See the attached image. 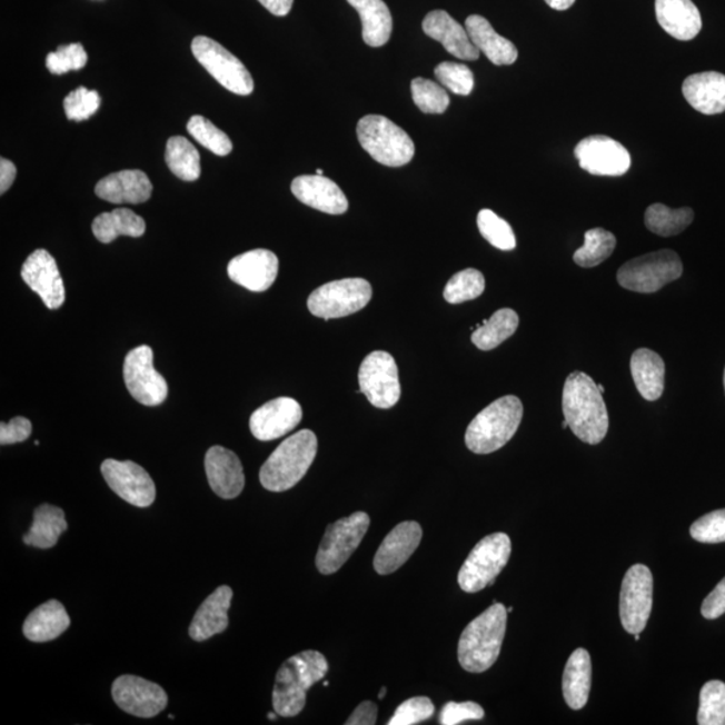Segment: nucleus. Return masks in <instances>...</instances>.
Wrapping results in <instances>:
<instances>
[{"mask_svg": "<svg viewBox=\"0 0 725 725\" xmlns=\"http://www.w3.org/2000/svg\"><path fill=\"white\" fill-rule=\"evenodd\" d=\"M563 414L569 429L586 444L604 441L608 430V414L604 394L587 374L568 375L562 397Z\"/></svg>", "mask_w": 725, "mask_h": 725, "instance_id": "1", "label": "nucleus"}, {"mask_svg": "<svg viewBox=\"0 0 725 725\" xmlns=\"http://www.w3.org/2000/svg\"><path fill=\"white\" fill-rule=\"evenodd\" d=\"M507 608L495 602L465 627L458 643V662L466 672L483 673L495 665L507 630Z\"/></svg>", "mask_w": 725, "mask_h": 725, "instance_id": "2", "label": "nucleus"}, {"mask_svg": "<svg viewBox=\"0 0 725 725\" xmlns=\"http://www.w3.org/2000/svg\"><path fill=\"white\" fill-rule=\"evenodd\" d=\"M327 658L319 652L307 650L292 656L277 672L274 708L278 716L295 717L306 707L307 692L326 677Z\"/></svg>", "mask_w": 725, "mask_h": 725, "instance_id": "3", "label": "nucleus"}, {"mask_svg": "<svg viewBox=\"0 0 725 725\" xmlns=\"http://www.w3.org/2000/svg\"><path fill=\"white\" fill-rule=\"evenodd\" d=\"M523 404L515 395L495 400L471 420L465 444L476 455H489L501 449L515 436L523 419Z\"/></svg>", "mask_w": 725, "mask_h": 725, "instance_id": "4", "label": "nucleus"}, {"mask_svg": "<svg viewBox=\"0 0 725 725\" xmlns=\"http://www.w3.org/2000/svg\"><path fill=\"white\" fill-rule=\"evenodd\" d=\"M316 455L317 437L314 431L300 430L285 439L262 465L260 471L262 487L270 491L292 489L307 475Z\"/></svg>", "mask_w": 725, "mask_h": 725, "instance_id": "5", "label": "nucleus"}, {"mask_svg": "<svg viewBox=\"0 0 725 725\" xmlns=\"http://www.w3.org/2000/svg\"><path fill=\"white\" fill-rule=\"evenodd\" d=\"M362 150L387 167L409 165L416 155V145L403 128L380 115H368L356 128Z\"/></svg>", "mask_w": 725, "mask_h": 725, "instance_id": "6", "label": "nucleus"}, {"mask_svg": "<svg viewBox=\"0 0 725 725\" xmlns=\"http://www.w3.org/2000/svg\"><path fill=\"white\" fill-rule=\"evenodd\" d=\"M683 261L676 251L664 249L634 258L619 268L620 287L637 294H655L683 275Z\"/></svg>", "mask_w": 725, "mask_h": 725, "instance_id": "7", "label": "nucleus"}, {"mask_svg": "<svg viewBox=\"0 0 725 725\" xmlns=\"http://www.w3.org/2000/svg\"><path fill=\"white\" fill-rule=\"evenodd\" d=\"M513 553V544L508 535L498 533L484 537L471 549L458 573V585L465 593H478L495 584V580L507 566Z\"/></svg>", "mask_w": 725, "mask_h": 725, "instance_id": "8", "label": "nucleus"}, {"mask_svg": "<svg viewBox=\"0 0 725 725\" xmlns=\"http://www.w3.org/2000/svg\"><path fill=\"white\" fill-rule=\"evenodd\" d=\"M373 299L371 284L362 278H345L321 285L308 299L309 312L328 321L359 312Z\"/></svg>", "mask_w": 725, "mask_h": 725, "instance_id": "9", "label": "nucleus"}, {"mask_svg": "<svg viewBox=\"0 0 725 725\" xmlns=\"http://www.w3.org/2000/svg\"><path fill=\"white\" fill-rule=\"evenodd\" d=\"M370 527V516L356 513L329 524L316 555V567L324 575L338 573L358 549Z\"/></svg>", "mask_w": 725, "mask_h": 725, "instance_id": "10", "label": "nucleus"}, {"mask_svg": "<svg viewBox=\"0 0 725 725\" xmlns=\"http://www.w3.org/2000/svg\"><path fill=\"white\" fill-rule=\"evenodd\" d=\"M191 50L197 61L229 92L249 96L255 90V81L245 64L209 37L193 38Z\"/></svg>", "mask_w": 725, "mask_h": 725, "instance_id": "11", "label": "nucleus"}, {"mask_svg": "<svg viewBox=\"0 0 725 725\" xmlns=\"http://www.w3.org/2000/svg\"><path fill=\"white\" fill-rule=\"evenodd\" d=\"M360 391L368 403L378 409H391L400 399V381L397 362L386 351L366 356L359 368Z\"/></svg>", "mask_w": 725, "mask_h": 725, "instance_id": "12", "label": "nucleus"}, {"mask_svg": "<svg viewBox=\"0 0 725 725\" xmlns=\"http://www.w3.org/2000/svg\"><path fill=\"white\" fill-rule=\"evenodd\" d=\"M653 606V575L644 565H634L620 587L619 617L629 634H640L649 620Z\"/></svg>", "mask_w": 725, "mask_h": 725, "instance_id": "13", "label": "nucleus"}, {"mask_svg": "<svg viewBox=\"0 0 725 725\" xmlns=\"http://www.w3.org/2000/svg\"><path fill=\"white\" fill-rule=\"evenodd\" d=\"M122 373L129 394L139 404L159 406L167 399V380L155 370L151 347L140 346L129 351Z\"/></svg>", "mask_w": 725, "mask_h": 725, "instance_id": "14", "label": "nucleus"}, {"mask_svg": "<svg viewBox=\"0 0 725 725\" xmlns=\"http://www.w3.org/2000/svg\"><path fill=\"white\" fill-rule=\"evenodd\" d=\"M574 153L579 166L597 177H623L630 170L629 151L619 141L604 135L579 141Z\"/></svg>", "mask_w": 725, "mask_h": 725, "instance_id": "15", "label": "nucleus"}, {"mask_svg": "<svg viewBox=\"0 0 725 725\" xmlns=\"http://www.w3.org/2000/svg\"><path fill=\"white\" fill-rule=\"evenodd\" d=\"M101 474L109 488L135 507H150L157 498V487L151 476L138 464L109 458L102 463Z\"/></svg>", "mask_w": 725, "mask_h": 725, "instance_id": "16", "label": "nucleus"}, {"mask_svg": "<svg viewBox=\"0 0 725 725\" xmlns=\"http://www.w3.org/2000/svg\"><path fill=\"white\" fill-rule=\"evenodd\" d=\"M112 696L119 708L136 717L150 718L163 712L168 697L160 685L132 675L120 676L112 685Z\"/></svg>", "mask_w": 725, "mask_h": 725, "instance_id": "17", "label": "nucleus"}, {"mask_svg": "<svg viewBox=\"0 0 725 725\" xmlns=\"http://www.w3.org/2000/svg\"><path fill=\"white\" fill-rule=\"evenodd\" d=\"M22 280L41 297L49 309H58L64 302V287L54 257L48 250L38 249L28 257L21 270Z\"/></svg>", "mask_w": 725, "mask_h": 725, "instance_id": "18", "label": "nucleus"}, {"mask_svg": "<svg viewBox=\"0 0 725 725\" xmlns=\"http://www.w3.org/2000/svg\"><path fill=\"white\" fill-rule=\"evenodd\" d=\"M302 409L294 398H276L251 414L250 431L258 441H274L296 429L301 423Z\"/></svg>", "mask_w": 725, "mask_h": 725, "instance_id": "19", "label": "nucleus"}, {"mask_svg": "<svg viewBox=\"0 0 725 725\" xmlns=\"http://www.w3.org/2000/svg\"><path fill=\"white\" fill-rule=\"evenodd\" d=\"M231 281L251 290L265 292L275 284L278 275V258L274 251L256 249L239 255L229 262Z\"/></svg>", "mask_w": 725, "mask_h": 725, "instance_id": "20", "label": "nucleus"}, {"mask_svg": "<svg viewBox=\"0 0 725 725\" xmlns=\"http://www.w3.org/2000/svg\"><path fill=\"white\" fill-rule=\"evenodd\" d=\"M205 468L207 480L213 494L230 500L242 494L245 475L241 461L235 451L212 446L206 453Z\"/></svg>", "mask_w": 725, "mask_h": 725, "instance_id": "21", "label": "nucleus"}, {"mask_svg": "<svg viewBox=\"0 0 725 725\" xmlns=\"http://www.w3.org/2000/svg\"><path fill=\"white\" fill-rule=\"evenodd\" d=\"M423 540V528L417 522H404L398 524L375 555L374 568L379 575H388L397 572L417 552Z\"/></svg>", "mask_w": 725, "mask_h": 725, "instance_id": "22", "label": "nucleus"}, {"mask_svg": "<svg viewBox=\"0 0 725 725\" xmlns=\"http://www.w3.org/2000/svg\"><path fill=\"white\" fill-rule=\"evenodd\" d=\"M423 29L426 36L441 43L448 53L459 60L476 61L480 57L481 51L471 42L468 31L446 11L429 12L424 19Z\"/></svg>", "mask_w": 725, "mask_h": 725, "instance_id": "23", "label": "nucleus"}, {"mask_svg": "<svg viewBox=\"0 0 725 725\" xmlns=\"http://www.w3.org/2000/svg\"><path fill=\"white\" fill-rule=\"evenodd\" d=\"M294 196L315 210L341 216L348 210L346 193L324 175H301L292 181Z\"/></svg>", "mask_w": 725, "mask_h": 725, "instance_id": "24", "label": "nucleus"}, {"mask_svg": "<svg viewBox=\"0 0 725 725\" xmlns=\"http://www.w3.org/2000/svg\"><path fill=\"white\" fill-rule=\"evenodd\" d=\"M152 183L146 172L125 170L108 175L96 185V196L115 205H140L152 196Z\"/></svg>", "mask_w": 725, "mask_h": 725, "instance_id": "25", "label": "nucleus"}, {"mask_svg": "<svg viewBox=\"0 0 725 725\" xmlns=\"http://www.w3.org/2000/svg\"><path fill=\"white\" fill-rule=\"evenodd\" d=\"M657 21L678 41H692L702 31L701 11L692 0H656Z\"/></svg>", "mask_w": 725, "mask_h": 725, "instance_id": "26", "label": "nucleus"}, {"mask_svg": "<svg viewBox=\"0 0 725 725\" xmlns=\"http://www.w3.org/2000/svg\"><path fill=\"white\" fill-rule=\"evenodd\" d=\"M689 106L703 115L725 112V76L717 71L692 75L683 83Z\"/></svg>", "mask_w": 725, "mask_h": 725, "instance_id": "27", "label": "nucleus"}, {"mask_svg": "<svg viewBox=\"0 0 725 725\" xmlns=\"http://www.w3.org/2000/svg\"><path fill=\"white\" fill-rule=\"evenodd\" d=\"M232 590L229 586L218 587L198 608L190 626V637L198 643L224 633L229 626V608Z\"/></svg>", "mask_w": 725, "mask_h": 725, "instance_id": "28", "label": "nucleus"}, {"mask_svg": "<svg viewBox=\"0 0 725 725\" xmlns=\"http://www.w3.org/2000/svg\"><path fill=\"white\" fill-rule=\"evenodd\" d=\"M465 29L468 31L475 47L483 51L488 60L497 64V67L513 64L519 57V51H517L515 44L507 38L497 34L488 19L481 16H470L466 18Z\"/></svg>", "mask_w": 725, "mask_h": 725, "instance_id": "29", "label": "nucleus"}, {"mask_svg": "<svg viewBox=\"0 0 725 725\" xmlns=\"http://www.w3.org/2000/svg\"><path fill=\"white\" fill-rule=\"evenodd\" d=\"M630 370L640 397L649 403L662 398L665 388V362L662 356L652 349L639 348L632 356Z\"/></svg>", "mask_w": 725, "mask_h": 725, "instance_id": "30", "label": "nucleus"}, {"mask_svg": "<svg viewBox=\"0 0 725 725\" xmlns=\"http://www.w3.org/2000/svg\"><path fill=\"white\" fill-rule=\"evenodd\" d=\"M70 626V617L61 602L51 599L37 607L23 624L24 637L32 643H49Z\"/></svg>", "mask_w": 725, "mask_h": 725, "instance_id": "31", "label": "nucleus"}, {"mask_svg": "<svg viewBox=\"0 0 725 725\" xmlns=\"http://www.w3.org/2000/svg\"><path fill=\"white\" fill-rule=\"evenodd\" d=\"M563 696L569 708L585 707L592 688V658L586 649H576L568 658L563 673Z\"/></svg>", "mask_w": 725, "mask_h": 725, "instance_id": "32", "label": "nucleus"}, {"mask_svg": "<svg viewBox=\"0 0 725 725\" xmlns=\"http://www.w3.org/2000/svg\"><path fill=\"white\" fill-rule=\"evenodd\" d=\"M359 12L362 40L371 48L384 47L390 41L393 16L384 0H347Z\"/></svg>", "mask_w": 725, "mask_h": 725, "instance_id": "33", "label": "nucleus"}, {"mask_svg": "<svg viewBox=\"0 0 725 725\" xmlns=\"http://www.w3.org/2000/svg\"><path fill=\"white\" fill-rule=\"evenodd\" d=\"M67 529L63 510L54 505L42 504L34 510V520L29 533L23 536V542L31 547L48 549L56 546Z\"/></svg>", "mask_w": 725, "mask_h": 725, "instance_id": "34", "label": "nucleus"}, {"mask_svg": "<svg viewBox=\"0 0 725 725\" xmlns=\"http://www.w3.org/2000/svg\"><path fill=\"white\" fill-rule=\"evenodd\" d=\"M93 235L102 244H111L121 236L139 238L146 235L147 225L138 213L129 209H116L96 217Z\"/></svg>", "mask_w": 725, "mask_h": 725, "instance_id": "35", "label": "nucleus"}, {"mask_svg": "<svg viewBox=\"0 0 725 725\" xmlns=\"http://www.w3.org/2000/svg\"><path fill=\"white\" fill-rule=\"evenodd\" d=\"M517 327H519V315L514 309H498L489 320H485L481 326L478 324L475 332L471 334V341L481 351H490L509 339Z\"/></svg>", "mask_w": 725, "mask_h": 725, "instance_id": "36", "label": "nucleus"}, {"mask_svg": "<svg viewBox=\"0 0 725 725\" xmlns=\"http://www.w3.org/2000/svg\"><path fill=\"white\" fill-rule=\"evenodd\" d=\"M166 163L175 177L185 181H196L202 173L200 155L196 146L183 136H172L167 141Z\"/></svg>", "mask_w": 725, "mask_h": 725, "instance_id": "37", "label": "nucleus"}, {"mask_svg": "<svg viewBox=\"0 0 725 725\" xmlns=\"http://www.w3.org/2000/svg\"><path fill=\"white\" fill-rule=\"evenodd\" d=\"M695 212L689 207L671 209L663 203H655L647 207L645 212V225L647 230L659 237H673L683 232L694 222Z\"/></svg>", "mask_w": 725, "mask_h": 725, "instance_id": "38", "label": "nucleus"}, {"mask_svg": "<svg viewBox=\"0 0 725 725\" xmlns=\"http://www.w3.org/2000/svg\"><path fill=\"white\" fill-rule=\"evenodd\" d=\"M617 238L605 229L586 231L585 245L575 251L574 262L580 268H595L613 255Z\"/></svg>", "mask_w": 725, "mask_h": 725, "instance_id": "39", "label": "nucleus"}, {"mask_svg": "<svg viewBox=\"0 0 725 725\" xmlns=\"http://www.w3.org/2000/svg\"><path fill=\"white\" fill-rule=\"evenodd\" d=\"M485 277L480 270L465 269L453 276L444 290L445 300L449 304H463L477 299L484 294Z\"/></svg>", "mask_w": 725, "mask_h": 725, "instance_id": "40", "label": "nucleus"}, {"mask_svg": "<svg viewBox=\"0 0 725 725\" xmlns=\"http://www.w3.org/2000/svg\"><path fill=\"white\" fill-rule=\"evenodd\" d=\"M187 131H189L199 145H202L212 153L218 155V157H226V155L232 151V142L229 136L213 126L210 120L203 118V116H192L189 122H187Z\"/></svg>", "mask_w": 725, "mask_h": 725, "instance_id": "41", "label": "nucleus"}, {"mask_svg": "<svg viewBox=\"0 0 725 725\" xmlns=\"http://www.w3.org/2000/svg\"><path fill=\"white\" fill-rule=\"evenodd\" d=\"M697 723L725 725V684L718 679L705 684L701 692Z\"/></svg>", "mask_w": 725, "mask_h": 725, "instance_id": "42", "label": "nucleus"}, {"mask_svg": "<svg viewBox=\"0 0 725 725\" xmlns=\"http://www.w3.org/2000/svg\"><path fill=\"white\" fill-rule=\"evenodd\" d=\"M477 226L481 236L495 248L509 251L516 248V237L514 229L505 219L497 216L496 212L484 209L478 212Z\"/></svg>", "mask_w": 725, "mask_h": 725, "instance_id": "43", "label": "nucleus"}, {"mask_svg": "<svg viewBox=\"0 0 725 725\" xmlns=\"http://www.w3.org/2000/svg\"><path fill=\"white\" fill-rule=\"evenodd\" d=\"M411 96L419 111L424 113L441 115L450 106V97L441 86L420 77L411 81Z\"/></svg>", "mask_w": 725, "mask_h": 725, "instance_id": "44", "label": "nucleus"}, {"mask_svg": "<svg viewBox=\"0 0 725 725\" xmlns=\"http://www.w3.org/2000/svg\"><path fill=\"white\" fill-rule=\"evenodd\" d=\"M443 87L459 96H469L475 88V76L466 64L457 62L439 63L434 70Z\"/></svg>", "mask_w": 725, "mask_h": 725, "instance_id": "45", "label": "nucleus"}, {"mask_svg": "<svg viewBox=\"0 0 725 725\" xmlns=\"http://www.w3.org/2000/svg\"><path fill=\"white\" fill-rule=\"evenodd\" d=\"M101 96L96 90L80 87L70 92L63 100L64 113L71 121H86L99 111Z\"/></svg>", "mask_w": 725, "mask_h": 725, "instance_id": "46", "label": "nucleus"}, {"mask_svg": "<svg viewBox=\"0 0 725 725\" xmlns=\"http://www.w3.org/2000/svg\"><path fill=\"white\" fill-rule=\"evenodd\" d=\"M88 54L81 43L64 44L58 48L47 58V68L50 73L64 75L70 70H80L86 68Z\"/></svg>", "mask_w": 725, "mask_h": 725, "instance_id": "47", "label": "nucleus"}, {"mask_svg": "<svg viewBox=\"0 0 725 725\" xmlns=\"http://www.w3.org/2000/svg\"><path fill=\"white\" fill-rule=\"evenodd\" d=\"M436 708L431 703L429 697L419 696L411 697L409 701L400 704L397 711H395L391 721L388 722V725H416L429 718L434 715Z\"/></svg>", "mask_w": 725, "mask_h": 725, "instance_id": "48", "label": "nucleus"}, {"mask_svg": "<svg viewBox=\"0 0 725 725\" xmlns=\"http://www.w3.org/2000/svg\"><path fill=\"white\" fill-rule=\"evenodd\" d=\"M691 536L707 544L725 542V509L714 510L692 524Z\"/></svg>", "mask_w": 725, "mask_h": 725, "instance_id": "49", "label": "nucleus"}, {"mask_svg": "<svg viewBox=\"0 0 725 725\" xmlns=\"http://www.w3.org/2000/svg\"><path fill=\"white\" fill-rule=\"evenodd\" d=\"M485 712L481 705L474 702L455 703L450 702L444 705L439 714V724L457 725L468 721H481Z\"/></svg>", "mask_w": 725, "mask_h": 725, "instance_id": "50", "label": "nucleus"}, {"mask_svg": "<svg viewBox=\"0 0 725 725\" xmlns=\"http://www.w3.org/2000/svg\"><path fill=\"white\" fill-rule=\"evenodd\" d=\"M32 426L28 418L16 417L9 424H0V444L14 445L31 436Z\"/></svg>", "mask_w": 725, "mask_h": 725, "instance_id": "51", "label": "nucleus"}, {"mask_svg": "<svg viewBox=\"0 0 725 725\" xmlns=\"http://www.w3.org/2000/svg\"><path fill=\"white\" fill-rule=\"evenodd\" d=\"M704 618L716 619L725 614V578L715 587L702 606Z\"/></svg>", "mask_w": 725, "mask_h": 725, "instance_id": "52", "label": "nucleus"}, {"mask_svg": "<svg viewBox=\"0 0 725 725\" xmlns=\"http://www.w3.org/2000/svg\"><path fill=\"white\" fill-rule=\"evenodd\" d=\"M378 718V705L373 702H362L346 722L347 725H374Z\"/></svg>", "mask_w": 725, "mask_h": 725, "instance_id": "53", "label": "nucleus"}, {"mask_svg": "<svg viewBox=\"0 0 725 725\" xmlns=\"http://www.w3.org/2000/svg\"><path fill=\"white\" fill-rule=\"evenodd\" d=\"M17 178V167L8 159H0V193H6L10 190L12 183Z\"/></svg>", "mask_w": 725, "mask_h": 725, "instance_id": "54", "label": "nucleus"}, {"mask_svg": "<svg viewBox=\"0 0 725 725\" xmlns=\"http://www.w3.org/2000/svg\"><path fill=\"white\" fill-rule=\"evenodd\" d=\"M265 9H267L271 14L276 17L288 16L295 0H258Z\"/></svg>", "mask_w": 725, "mask_h": 725, "instance_id": "55", "label": "nucleus"}, {"mask_svg": "<svg viewBox=\"0 0 725 725\" xmlns=\"http://www.w3.org/2000/svg\"><path fill=\"white\" fill-rule=\"evenodd\" d=\"M549 8L558 11H565L568 10L569 8H573V4L576 2V0H544Z\"/></svg>", "mask_w": 725, "mask_h": 725, "instance_id": "56", "label": "nucleus"}, {"mask_svg": "<svg viewBox=\"0 0 725 725\" xmlns=\"http://www.w3.org/2000/svg\"><path fill=\"white\" fill-rule=\"evenodd\" d=\"M386 694H387V689L384 686V688H381L380 692H379V698H381V701H384V697L386 696Z\"/></svg>", "mask_w": 725, "mask_h": 725, "instance_id": "57", "label": "nucleus"}, {"mask_svg": "<svg viewBox=\"0 0 725 725\" xmlns=\"http://www.w3.org/2000/svg\"><path fill=\"white\" fill-rule=\"evenodd\" d=\"M268 717H269V721H276V718H277V712H276V711H275V712H270V714L268 715Z\"/></svg>", "mask_w": 725, "mask_h": 725, "instance_id": "58", "label": "nucleus"}, {"mask_svg": "<svg viewBox=\"0 0 725 725\" xmlns=\"http://www.w3.org/2000/svg\"><path fill=\"white\" fill-rule=\"evenodd\" d=\"M598 388H599V391H600L602 394H605V387H604V386L598 385Z\"/></svg>", "mask_w": 725, "mask_h": 725, "instance_id": "59", "label": "nucleus"}, {"mask_svg": "<svg viewBox=\"0 0 725 725\" xmlns=\"http://www.w3.org/2000/svg\"><path fill=\"white\" fill-rule=\"evenodd\" d=\"M562 427H563V429H567L568 424H567V420H566V419H565V423L562 424Z\"/></svg>", "mask_w": 725, "mask_h": 725, "instance_id": "60", "label": "nucleus"}, {"mask_svg": "<svg viewBox=\"0 0 725 725\" xmlns=\"http://www.w3.org/2000/svg\"><path fill=\"white\" fill-rule=\"evenodd\" d=\"M316 175H324V172H322V170H319V168H317Z\"/></svg>", "mask_w": 725, "mask_h": 725, "instance_id": "61", "label": "nucleus"}, {"mask_svg": "<svg viewBox=\"0 0 725 725\" xmlns=\"http://www.w3.org/2000/svg\"><path fill=\"white\" fill-rule=\"evenodd\" d=\"M634 639L639 640V634H634Z\"/></svg>", "mask_w": 725, "mask_h": 725, "instance_id": "62", "label": "nucleus"}, {"mask_svg": "<svg viewBox=\"0 0 725 725\" xmlns=\"http://www.w3.org/2000/svg\"><path fill=\"white\" fill-rule=\"evenodd\" d=\"M507 612H508V613H513V612H514V607H508V608H507Z\"/></svg>", "mask_w": 725, "mask_h": 725, "instance_id": "63", "label": "nucleus"}, {"mask_svg": "<svg viewBox=\"0 0 725 725\" xmlns=\"http://www.w3.org/2000/svg\"><path fill=\"white\" fill-rule=\"evenodd\" d=\"M723 381H724V390H725V370H724V379H723Z\"/></svg>", "mask_w": 725, "mask_h": 725, "instance_id": "64", "label": "nucleus"}]
</instances>
